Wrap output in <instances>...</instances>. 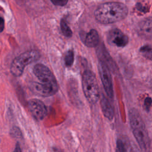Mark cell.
Returning <instances> with one entry per match:
<instances>
[{
	"mask_svg": "<svg viewBox=\"0 0 152 152\" xmlns=\"http://www.w3.org/2000/svg\"><path fill=\"white\" fill-rule=\"evenodd\" d=\"M128 9L123 3L109 2L100 5L94 11L96 20L102 24H107L118 22L128 15Z\"/></svg>",
	"mask_w": 152,
	"mask_h": 152,
	"instance_id": "6da1fadb",
	"label": "cell"
},
{
	"mask_svg": "<svg viewBox=\"0 0 152 152\" xmlns=\"http://www.w3.org/2000/svg\"><path fill=\"white\" fill-rule=\"evenodd\" d=\"M82 88L87 101L96 104L100 98V91L96 77L91 70L86 69L82 75Z\"/></svg>",
	"mask_w": 152,
	"mask_h": 152,
	"instance_id": "7a4b0ae2",
	"label": "cell"
},
{
	"mask_svg": "<svg viewBox=\"0 0 152 152\" xmlns=\"http://www.w3.org/2000/svg\"><path fill=\"white\" fill-rule=\"evenodd\" d=\"M40 58V54L36 50H28L22 53L12 61L10 68L11 74L15 77L21 76L27 65L37 61Z\"/></svg>",
	"mask_w": 152,
	"mask_h": 152,
	"instance_id": "3957f363",
	"label": "cell"
},
{
	"mask_svg": "<svg viewBox=\"0 0 152 152\" xmlns=\"http://www.w3.org/2000/svg\"><path fill=\"white\" fill-rule=\"evenodd\" d=\"M33 71L36 77L39 81V83L57 88H59L54 75L45 65L42 64L35 65L33 67Z\"/></svg>",
	"mask_w": 152,
	"mask_h": 152,
	"instance_id": "277c9868",
	"label": "cell"
},
{
	"mask_svg": "<svg viewBox=\"0 0 152 152\" xmlns=\"http://www.w3.org/2000/svg\"><path fill=\"white\" fill-rule=\"evenodd\" d=\"M98 71L103 86L107 96L109 98L113 99V88L112 78L109 66L105 62L100 60L99 61L98 64Z\"/></svg>",
	"mask_w": 152,
	"mask_h": 152,
	"instance_id": "5b68a950",
	"label": "cell"
},
{
	"mask_svg": "<svg viewBox=\"0 0 152 152\" xmlns=\"http://www.w3.org/2000/svg\"><path fill=\"white\" fill-rule=\"evenodd\" d=\"M28 107L33 116L37 121L42 120L47 115L48 110L46 106L39 99H30L28 102Z\"/></svg>",
	"mask_w": 152,
	"mask_h": 152,
	"instance_id": "8992f818",
	"label": "cell"
},
{
	"mask_svg": "<svg viewBox=\"0 0 152 152\" xmlns=\"http://www.w3.org/2000/svg\"><path fill=\"white\" fill-rule=\"evenodd\" d=\"M28 87L34 94L44 97L52 96L58 90L57 88L43 84L39 81L30 82L28 83Z\"/></svg>",
	"mask_w": 152,
	"mask_h": 152,
	"instance_id": "52a82bcc",
	"label": "cell"
},
{
	"mask_svg": "<svg viewBox=\"0 0 152 152\" xmlns=\"http://www.w3.org/2000/svg\"><path fill=\"white\" fill-rule=\"evenodd\" d=\"M107 40L109 43L119 48L125 46L129 41L127 35L123 33L118 28L111 30L107 34Z\"/></svg>",
	"mask_w": 152,
	"mask_h": 152,
	"instance_id": "ba28073f",
	"label": "cell"
},
{
	"mask_svg": "<svg viewBox=\"0 0 152 152\" xmlns=\"http://www.w3.org/2000/svg\"><path fill=\"white\" fill-rule=\"evenodd\" d=\"M132 133L142 150L147 151L150 147V138L145 127L132 129Z\"/></svg>",
	"mask_w": 152,
	"mask_h": 152,
	"instance_id": "9c48e42d",
	"label": "cell"
},
{
	"mask_svg": "<svg viewBox=\"0 0 152 152\" xmlns=\"http://www.w3.org/2000/svg\"><path fill=\"white\" fill-rule=\"evenodd\" d=\"M128 116L129 124L132 130L137 128L145 127L143 119L137 109L135 108L131 109L129 111Z\"/></svg>",
	"mask_w": 152,
	"mask_h": 152,
	"instance_id": "30bf717a",
	"label": "cell"
},
{
	"mask_svg": "<svg viewBox=\"0 0 152 152\" xmlns=\"http://www.w3.org/2000/svg\"><path fill=\"white\" fill-rule=\"evenodd\" d=\"M151 18L148 17L141 21L138 26V33L144 37L150 39L151 37Z\"/></svg>",
	"mask_w": 152,
	"mask_h": 152,
	"instance_id": "8fae6325",
	"label": "cell"
},
{
	"mask_svg": "<svg viewBox=\"0 0 152 152\" xmlns=\"http://www.w3.org/2000/svg\"><path fill=\"white\" fill-rule=\"evenodd\" d=\"M100 39L98 32L95 29H91L85 34L84 37V43L88 48H94L99 43Z\"/></svg>",
	"mask_w": 152,
	"mask_h": 152,
	"instance_id": "7c38bea8",
	"label": "cell"
},
{
	"mask_svg": "<svg viewBox=\"0 0 152 152\" xmlns=\"http://www.w3.org/2000/svg\"><path fill=\"white\" fill-rule=\"evenodd\" d=\"M100 106L104 116L109 120H112L114 116V110L109 100L104 94L100 99Z\"/></svg>",
	"mask_w": 152,
	"mask_h": 152,
	"instance_id": "4fadbf2b",
	"label": "cell"
},
{
	"mask_svg": "<svg viewBox=\"0 0 152 152\" xmlns=\"http://www.w3.org/2000/svg\"><path fill=\"white\" fill-rule=\"evenodd\" d=\"M60 27H61V30L62 34L65 37H71L72 36V31H71L70 27L67 24L66 22L64 19H62L61 20Z\"/></svg>",
	"mask_w": 152,
	"mask_h": 152,
	"instance_id": "5bb4252c",
	"label": "cell"
},
{
	"mask_svg": "<svg viewBox=\"0 0 152 152\" xmlns=\"http://www.w3.org/2000/svg\"><path fill=\"white\" fill-rule=\"evenodd\" d=\"M74 61V53L73 50H69L66 52L65 57L64 61L65 65L68 67H70L72 65Z\"/></svg>",
	"mask_w": 152,
	"mask_h": 152,
	"instance_id": "9a60e30c",
	"label": "cell"
},
{
	"mask_svg": "<svg viewBox=\"0 0 152 152\" xmlns=\"http://www.w3.org/2000/svg\"><path fill=\"white\" fill-rule=\"evenodd\" d=\"M140 51L147 58H148L149 59H151V47L150 45H147L141 47Z\"/></svg>",
	"mask_w": 152,
	"mask_h": 152,
	"instance_id": "2e32d148",
	"label": "cell"
},
{
	"mask_svg": "<svg viewBox=\"0 0 152 152\" xmlns=\"http://www.w3.org/2000/svg\"><path fill=\"white\" fill-rule=\"evenodd\" d=\"M126 148L124 141L121 139H118L115 152H125Z\"/></svg>",
	"mask_w": 152,
	"mask_h": 152,
	"instance_id": "e0dca14e",
	"label": "cell"
},
{
	"mask_svg": "<svg viewBox=\"0 0 152 152\" xmlns=\"http://www.w3.org/2000/svg\"><path fill=\"white\" fill-rule=\"evenodd\" d=\"M144 104L146 110L148 111L149 109L151 107V98L149 96L147 97L144 100Z\"/></svg>",
	"mask_w": 152,
	"mask_h": 152,
	"instance_id": "ac0fdd59",
	"label": "cell"
},
{
	"mask_svg": "<svg viewBox=\"0 0 152 152\" xmlns=\"http://www.w3.org/2000/svg\"><path fill=\"white\" fill-rule=\"evenodd\" d=\"M50 1L55 5L64 6L67 4L68 0H50Z\"/></svg>",
	"mask_w": 152,
	"mask_h": 152,
	"instance_id": "d6986e66",
	"label": "cell"
},
{
	"mask_svg": "<svg viewBox=\"0 0 152 152\" xmlns=\"http://www.w3.org/2000/svg\"><path fill=\"white\" fill-rule=\"evenodd\" d=\"M11 135L14 137H20L21 136V133L20 130L18 128H14L11 130Z\"/></svg>",
	"mask_w": 152,
	"mask_h": 152,
	"instance_id": "ffe728a7",
	"label": "cell"
},
{
	"mask_svg": "<svg viewBox=\"0 0 152 152\" xmlns=\"http://www.w3.org/2000/svg\"><path fill=\"white\" fill-rule=\"evenodd\" d=\"M129 152H140V150H139L138 147L134 143H133L132 144L130 145Z\"/></svg>",
	"mask_w": 152,
	"mask_h": 152,
	"instance_id": "44dd1931",
	"label": "cell"
},
{
	"mask_svg": "<svg viewBox=\"0 0 152 152\" xmlns=\"http://www.w3.org/2000/svg\"><path fill=\"white\" fill-rule=\"evenodd\" d=\"M136 8H137V10L140 11L142 12H146V11H147V10H146L145 7H144L143 5H142V4H140V3L137 4V5H136Z\"/></svg>",
	"mask_w": 152,
	"mask_h": 152,
	"instance_id": "7402d4cb",
	"label": "cell"
},
{
	"mask_svg": "<svg viewBox=\"0 0 152 152\" xmlns=\"http://www.w3.org/2000/svg\"><path fill=\"white\" fill-rule=\"evenodd\" d=\"M4 20L2 17H0V33L2 32L4 29Z\"/></svg>",
	"mask_w": 152,
	"mask_h": 152,
	"instance_id": "603a6c76",
	"label": "cell"
},
{
	"mask_svg": "<svg viewBox=\"0 0 152 152\" xmlns=\"http://www.w3.org/2000/svg\"><path fill=\"white\" fill-rule=\"evenodd\" d=\"M13 152H22L21 150V148H20V146L18 143H17V144L15 145V149L13 151Z\"/></svg>",
	"mask_w": 152,
	"mask_h": 152,
	"instance_id": "cb8c5ba5",
	"label": "cell"
},
{
	"mask_svg": "<svg viewBox=\"0 0 152 152\" xmlns=\"http://www.w3.org/2000/svg\"><path fill=\"white\" fill-rule=\"evenodd\" d=\"M87 152H96V151H95L94 150H93V148H90V149H89Z\"/></svg>",
	"mask_w": 152,
	"mask_h": 152,
	"instance_id": "d4e9b609",
	"label": "cell"
}]
</instances>
